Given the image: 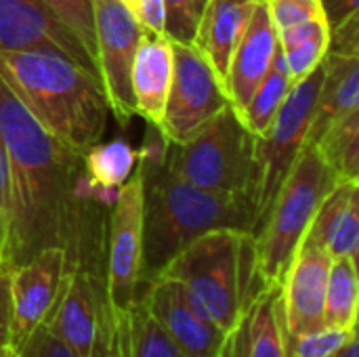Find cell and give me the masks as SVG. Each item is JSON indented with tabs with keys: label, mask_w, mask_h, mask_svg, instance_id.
I'll use <instances>...</instances> for the list:
<instances>
[{
	"label": "cell",
	"mask_w": 359,
	"mask_h": 357,
	"mask_svg": "<svg viewBox=\"0 0 359 357\" xmlns=\"http://www.w3.org/2000/svg\"><path fill=\"white\" fill-rule=\"evenodd\" d=\"M0 141L11 173L8 269L40 248L61 246L69 269L88 271L86 259L95 248L88 215L93 217L90 204L97 200L86 183L82 156L48 135L2 78Z\"/></svg>",
	"instance_id": "1"
},
{
	"label": "cell",
	"mask_w": 359,
	"mask_h": 357,
	"mask_svg": "<svg viewBox=\"0 0 359 357\" xmlns=\"http://www.w3.org/2000/svg\"><path fill=\"white\" fill-rule=\"evenodd\" d=\"M0 78L27 114L55 139L84 156L101 143L109 105L88 67L53 53H2Z\"/></svg>",
	"instance_id": "2"
},
{
	"label": "cell",
	"mask_w": 359,
	"mask_h": 357,
	"mask_svg": "<svg viewBox=\"0 0 359 357\" xmlns=\"http://www.w3.org/2000/svg\"><path fill=\"white\" fill-rule=\"evenodd\" d=\"M143 168V271L141 284L156 278L187 244L215 229H240L255 236L257 206L244 194L200 189L162 160Z\"/></svg>",
	"instance_id": "3"
},
{
	"label": "cell",
	"mask_w": 359,
	"mask_h": 357,
	"mask_svg": "<svg viewBox=\"0 0 359 357\" xmlns=\"http://www.w3.org/2000/svg\"><path fill=\"white\" fill-rule=\"evenodd\" d=\"M158 276L177 280L198 311L227 335L265 290L255 236L240 229H215L196 238Z\"/></svg>",
	"instance_id": "4"
},
{
	"label": "cell",
	"mask_w": 359,
	"mask_h": 357,
	"mask_svg": "<svg viewBox=\"0 0 359 357\" xmlns=\"http://www.w3.org/2000/svg\"><path fill=\"white\" fill-rule=\"evenodd\" d=\"M164 166L183 181L215 194L255 200V135L227 105L183 143H164Z\"/></svg>",
	"instance_id": "5"
},
{
	"label": "cell",
	"mask_w": 359,
	"mask_h": 357,
	"mask_svg": "<svg viewBox=\"0 0 359 357\" xmlns=\"http://www.w3.org/2000/svg\"><path fill=\"white\" fill-rule=\"evenodd\" d=\"M337 181L316 145H305L255 234L257 269L265 288L282 284L320 202Z\"/></svg>",
	"instance_id": "6"
},
{
	"label": "cell",
	"mask_w": 359,
	"mask_h": 357,
	"mask_svg": "<svg viewBox=\"0 0 359 357\" xmlns=\"http://www.w3.org/2000/svg\"><path fill=\"white\" fill-rule=\"evenodd\" d=\"M324 65L297 82L284 99L269 128L255 137V206L257 229L265 223L271 204L307 145V133L322 84Z\"/></svg>",
	"instance_id": "7"
},
{
	"label": "cell",
	"mask_w": 359,
	"mask_h": 357,
	"mask_svg": "<svg viewBox=\"0 0 359 357\" xmlns=\"http://www.w3.org/2000/svg\"><path fill=\"white\" fill-rule=\"evenodd\" d=\"M172 78L158 135L183 143L229 105L223 80L194 42H172Z\"/></svg>",
	"instance_id": "8"
},
{
	"label": "cell",
	"mask_w": 359,
	"mask_h": 357,
	"mask_svg": "<svg viewBox=\"0 0 359 357\" xmlns=\"http://www.w3.org/2000/svg\"><path fill=\"white\" fill-rule=\"evenodd\" d=\"M143 271V168L118 189L109 213L107 259L103 276L105 305L126 311L139 297Z\"/></svg>",
	"instance_id": "9"
},
{
	"label": "cell",
	"mask_w": 359,
	"mask_h": 357,
	"mask_svg": "<svg viewBox=\"0 0 359 357\" xmlns=\"http://www.w3.org/2000/svg\"><path fill=\"white\" fill-rule=\"evenodd\" d=\"M93 15L97 74L105 90L109 114L124 124L137 116L130 74L145 29L130 17L120 0H93Z\"/></svg>",
	"instance_id": "10"
},
{
	"label": "cell",
	"mask_w": 359,
	"mask_h": 357,
	"mask_svg": "<svg viewBox=\"0 0 359 357\" xmlns=\"http://www.w3.org/2000/svg\"><path fill=\"white\" fill-rule=\"evenodd\" d=\"M44 324L74 357H107L103 278L69 269Z\"/></svg>",
	"instance_id": "11"
},
{
	"label": "cell",
	"mask_w": 359,
	"mask_h": 357,
	"mask_svg": "<svg viewBox=\"0 0 359 357\" xmlns=\"http://www.w3.org/2000/svg\"><path fill=\"white\" fill-rule=\"evenodd\" d=\"M139 299L185 356L223 357L229 335L198 311L177 280L156 276L141 284Z\"/></svg>",
	"instance_id": "12"
},
{
	"label": "cell",
	"mask_w": 359,
	"mask_h": 357,
	"mask_svg": "<svg viewBox=\"0 0 359 357\" xmlns=\"http://www.w3.org/2000/svg\"><path fill=\"white\" fill-rule=\"evenodd\" d=\"M67 271V252L61 246L40 248L8 269L15 347H19L40 324H44Z\"/></svg>",
	"instance_id": "13"
},
{
	"label": "cell",
	"mask_w": 359,
	"mask_h": 357,
	"mask_svg": "<svg viewBox=\"0 0 359 357\" xmlns=\"http://www.w3.org/2000/svg\"><path fill=\"white\" fill-rule=\"evenodd\" d=\"M0 50L53 53L97 74L88 50L42 0H0Z\"/></svg>",
	"instance_id": "14"
},
{
	"label": "cell",
	"mask_w": 359,
	"mask_h": 357,
	"mask_svg": "<svg viewBox=\"0 0 359 357\" xmlns=\"http://www.w3.org/2000/svg\"><path fill=\"white\" fill-rule=\"evenodd\" d=\"M330 263L332 259L326 250L301 242L280 284L286 335L309 332L324 326V299Z\"/></svg>",
	"instance_id": "15"
},
{
	"label": "cell",
	"mask_w": 359,
	"mask_h": 357,
	"mask_svg": "<svg viewBox=\"0 0 359 357\" xmlns=\"http://www.w3.org/2000/svg\"><path fill=\"white\" fill-rule=\"evenodd\" d=\"M280 50L282 48H280L278 29L269 19L265 0H259L240 42L233 48L223 80L229 105L236 112L244 109L257 86L271 69Z\"/></svg>",
	"instance_id": "16"
},
{
	"label": "cell",
	"mask_w": 359,
	"mask_h": 357,
	"mask_svg": "<svg viewBox=\"0 0 359 357\" xmlns=\"http://www.w3.org/2000/svg\"><path fill=\"white\" fill-rule=\"evenodd\" d=\"M223 357H288L280 286L265 288L229 332Z\"/></svg>",
	"instance_id": "17"
},
{
	"label": "cell",
	"mask_w": 359,
	"mask_h": 357,
	"mask_svg": "<svg viewBox=\"0 0 359 357\" xmlns=\"http://www.w3.org/2000/svg\"><path fill=\"white\" fill-rule=\"evenodd\" d=\"M105 356L187 357L164 332L139 297L120 314L109 311L105 305Z\"/></svg>",
	"instance_id": "18"
},
{
	"label": "cell",
	"mask_w": 359,
	"mask_h": 357,
	"mask_svg": "<svg viewBox=\"0 0 359 357\" xmlns=\"http://www.w3.org/2000/svg\"><path fill=\"white\" fill-rule=\"evenodd\" d=\"M172 78V46L166 36H143L130 74L135 114L158 128Z\"/></svg>",
	"instance_id": "19"
},
{
	"label": "cell",
	"mask_w": 359,
	"mask_h": 357,
	"mask_svg": "<svg viewBox=\"0 0 359 357\" xmlns=\"http://www.w3.org/2000/svg\"><path fill=\"white\" fill-rule=\"evenodd\" d=\"M259 0H208L198 23L194 44L208 57L210 65L225 80L229 59L240 42Z\"/></svg>",
	"instance_id": "20"
},
{
	"label": "cell",
	"mask_w": 359,
	"mask_h": 357,
	"mask_svg": "<svg viewBox=\"0 0 359 357\" xmlns=\"http://www.w3.org/2000/svg\"><path fill=\"white\" fill-rule=\"evenodd\" d=\"M322 65L324 76L316 97L307 145H311L330 122L359 109V57L326 53Z\"/></svg>",
	"instance_id": "21"
},
{
	"label": "cell",
	"mask_w": 359,
	"mask_h": 357,
	"mask_svg": "<svg viewBox=\"0 0 359 357\" xmlns=\"http://www.w3.org/2000/svg\"><path fill=\"white\" fill-rule=\"evenodd\" d=\"M82 166L93 198L99 204L111 206L118 189L135 173L137 154L124 141L97 143L82 156Z\"/></svg>",
	"instance_id": "22"
},
{
	"label": "cell",
	"mask_w": 359,
	"mask_h": 357,
	"mask_svg": "<svg viewBox=\"0 0 359 357\" xmlns=\"http://www.w3.org/2000/svg\"><path fill=\"white\" fill-rule=\"evenodd\" d=\"M358 259H332L324 299V326L347 332L358 330Z\"/></svg>",
	"instance_id": "23"
},
{
	"label": "cell",
	"mask_w": 359,
	"mask_h": 357,
	"mask_svg": "<svg viewBox=\"0 0 359 357\" xmlns=\"http://www.w3.org/2000/svg\"><path fill=\"white\" fill-rule=\"evenodd\" d=\"M311 145L337 179L359 181V109L330 122Z\"/></svg>",
	"instance_id": "24"
},
{
	"label": "cell",
	"mask_w": 359,
	"mask_h": 357,
	"mask_svg": "<svg viewBox=\"0 0 359 357\" xmlns=\"http://www.w3.org/2000/svg\"><path fill=\"white\" fill-rule=\"evenodd\" d=\"M290 88H292V80H290L284 55L280 50V55L276 57V61H273L271 69L267 72V76L263 78V82L257 86V90L252 93V97L244 105V109L238 112L244 126L255 137H261L269 128L271 120L280 112Z\"/></svg>",
	"instance_id": "25"
},
{
	"label": "cell",
	"mask_w": 359,
	"mask_h": 357,
	"mask_svg": "<svg viewBox=\"0 0 359 357\" xmlns=\"http://www.w3.org/2000/svg\"><path fill=\"white\" fill-rule=\"evenodd\" d=\"M358 330H339L330 326H322L309 332L286 335V351L288 357H328L341 349Z\"/></svg>",
	"instance_id": "26"
},
{
	"label": "cell",
	"mask_w": 359,
	"mask_h": 357,
	"mask_svg": "<svg viewBox=\"0 0 359 357\" xmlns=\"http://www.w3.org/2000/svg\"><path fill=\"white\" fill-rule=\"evenodd\" d=\"M82 42L95 61V15L93 0H42ZM97 67V65H95Z\"/></svg>",
	"instance_id": "27"
},
{
	"label": "cell",
	"mask_w": 359,
	"mask_h": 357,
	"mask_svg": "<svg viewBox=\"0 0 359 357\" xmlns=\"http://www.w3.org/2000/svg\"><path fill=\"white\" fill-rule=\"evenodd\" d=\"M328 40H330V29H324L299 44H292L288 48H282L292 86L307 78L313 69H318L328 53Z\"/></svg>",
	"instance_id": "28"
},
{
	"label": "cell",
	"mask_w": 359,
	"mask_h": 357,
	"mask_svg": "<svg viewBox=\"0 0 359 357\" xmlns=\"http://www.w3.org/2000/svg\"><path fill=\"white\" fill-rule=\"evenodd\" d=\"M164 36L172 42H194L200 23L198 0H162Z\"/></svg>",
	"instance_id": "29"
},
{
	"label": "cell",
	"mask_w": 359,
	"mask_h": 357,
	"mask_svg": "<svg viewBox=\"0 0 359 357\" xmlns=\"http://www.w3.org/2000/svg\"><path fill=\"white\" fill-rule=\"evenodd\" d=\"M326 252L330 259H343V257H353L358 259L359 252V196L349 202L345 208L328 246Z\"/></svg>",
	"instance_id": "30"
},
{
	"label": "cell",
	"mask_w": 359,
	"mask_h": 357,
	"mask_svg": "<svg viewBox=\"0 0 359 357\" xmlns=\"http://www.w3.org/2000/svg\"><path fill=\"white\" fill-rule=\"evenodd\" d=\"M265 6L278 32L305 19L324 15L320 0H265Z\"/></svg>",
	"instance_id": "31"
},
{
	"label": "cell",
	"mask_w": 359,
	"mask_h": 357,
	"mask_svg": "<svg viewBox=\"0 0 359 357\" xmlns=\"http://www.w3.org/2000/svg\"><path fill=\"white\" fill-rule=\"evenodd\" d=\"M8 231H11V173L4 145L0 141V267L8 269Z\"/></svg>",
	"instance_id": "32"
},
{
	"label": "cell",
	"mask_w": 359,
	"mask_h": 357,
	"mask_svg": "<svg viewBox=\"0 0 359 357\" xmlns=\"http://www.w3.org/2000/svg\"><path fill=\"white\" fill-rule=\"evenodd\" d=\"M19 357H74L72 351L53 335L46 324H40L21 345Z\"/></svg>",
	"instance_id": "33"
},
{
	"label": "cell",
	"mask_w": 359,
	"mask_h": 357,
	"mask_svg": "<svg viewBox=\"0 0 359 357\" xmlns=\"http://www.w3.org/2000/svg\"><path fill=\"white\" fill-rule=\"evenodd\" d=\"M120 2L147 34L164 36V4H162V0H120Z\"/></svg>",
	"instance_id": "34"
},
{
	"label": "cell",
	"mask_w": 359,
	"mask_h": 357,
	"mask_svg": "<svg viewBox=\"0 0 359 357\" xmlns=\"http://www.w3.org/2000/svg\"><path fill=\"white\" fill-rule=\"evenodd\" d=\"M328 53L343 57H359V13L330 27Z\"/></svg>",
	"instance_id": "35"
},
{
	"label": "cell",
	"mask_w": 359,
	"mask_h": 357,
	"mask_svg": "<svg viewBox=\"0 0 359 357\" xmlns=\"http://www.w3.org/2000/svg\"><path fill=\"white\" fill-rule=\"evenodd\" d=\"M4 345H13V314H11L8 269L0 267V347Z\"/></svg>",
	"instance_id": "36"
},
{
	"label": "cell",
	"mask_w": 359,
	"mask_h": 357,
	"mask_svg": "<svg viewBox=\"0 0 359 357\" xmlns=\"http://www.w3.org/2000/svg\"><path fill=\"white\" fill-rule=\"evenodd\" d=\"M320 2H322V11L330 27L359 13V0H320Z\"/></svg>",
	"instance_id": "37"
},
{
	"label": "cell",
	"mask_w": 359,
	"mask_h": 357,
	"mask_svg": "<svg viewBox=\"0 0 359 357\" xmlns=\"http://www.w3.org/2000/svg\"><path fill=\"white\" fill-rule=\"evenodd\" d=\"M328 357H359V337L353 335L341 349H337L332 356Z\"/></svg>",
	"instance_id": "38"
},
{
	"label": "cell",
	"mask_w": 359,
	"mask_h": 357,
	"mask_svg": "<svg viewBox=\"0 0 359 357\" xmlns=\"http://www.w3.org/2000/svg\"><path fill=\"white\" fill-rule=\"evenodd\" d=\"M0 357H19V347H15V345L0 347Z\"/></svg>",
	"instance_id": "39"
},
{
	"label": "cell",
	"mask_w": 359,
	"mask_h": 357,
	"mask_svg": "<svg viewBox=\"0 0 359 357\" xmlns=\"http://www.w3.org/2000/svg\"><path fill=\"white\" fill-rule=\"evenodd\" d=\"M206 2H208V0H198V4H200V11H204V6H206Z\"/></svg>",
	"instance_id": "40"
}]
</instances>
